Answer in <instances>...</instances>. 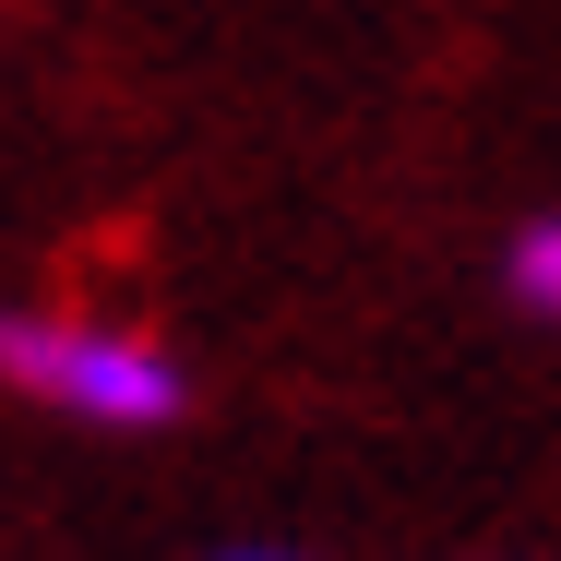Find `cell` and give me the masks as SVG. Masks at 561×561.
I'll return each mask as SVG.
<instances>
[{
	"label": "cell",
	"mask_w": 561,
	"mask_h": 561,
	"mask_svg": "<svg viewBox=\"0 0 561 561\" xmlns=\"http://www.w3.org/2000/svg\"><path fill=\"white\" fill-rule=\"evenodd\" d=\"M0 382L96 419V431H156L180 419V370L144 335H108V323H60V311H0Z\"/></svg>",
	"instance_id": "obj_1"
},
{
	"label": "cell",
	"mask_w": 561,
	"mask_h": 561,
	"mask_svg": "<svg viewBox=\"0 0 561 561\" xmlns=\"http://www.w3.org/2000/svg\"><path fill=\"white\" fill-rule=\"evenodd\" d=\"M514 299H526V311H561V216L514 239Z\"/></svg>",
	"instance_id": "obj_2"
},
{
	"label": "cell",
	"mask_w": 561,
	"mask_h": 561,
	"mask_svg": "<svg viewBox=\"0 0 561 561\" xmlns=\"http://www.w3.org/2000/svg\"><path fill=\"white\" fill-rule=\"evenodd\" d=\"M216 561H287V550H216Z\"/></svg>",
	"instance_id": "obj_3"
}]
</instances>
